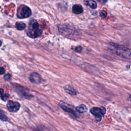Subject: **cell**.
<instances>
[{"instance_id":"6da1fadb","label":"cell","mask_w":131,"mask_h":131,"mask_svg":"<svg viewBox=\"0 0 131 131\" xmlns=\"http://www.w3.org/2000/svg\"><path fill=\"white\" fill-rule=\"evenodd\" d=\"M108 49L113 54H116L125 58H130L131 57V50L124 46L117 43H111L109 45Z\"/></svg>"},{"instance_id":"7a4b0ae2","label":"cell","mask_w":131,"mask_h":131,"mask_svg":"<svg viewBox=\"0 0 131 131\" xmlns=\"http://www.w3.org/2000/svg\"><path fill=\"white\" fill-rule=\"evenodd\" d=\"M29 29L27 35L32 38H36L42 34V31L39 28V24L35 20H31L29 24Z\"/></svg>"},{"instance_id":"3957f363","label":"cell","mask_w":131,"mask_h":131,"mask_svg":"<svg viewBox=\"0 0 131 131\" xmlns=\"http://www.w3.org/2000/svg\"><path fill=\"white\" fill-rule=\"evenodd\" d=\"M32 14L31 10L26 5H20L17 8V16L19 18H25L29 17Z\"/></svg>"},{"instance_id":"277c9868","label":"cell","mask_w":131,"mask_h":131,"mask_svg":"<svg viewBox=\"0 0 131 131\" xmlns=\"http://www.w3.org/2000/svg\"><path fill=\"white\" fill-rule=\"evenodd\" d=\"M90 112L96 117V120L99 121L101 120V118L103 115L106 113V110L103 107H94L90 110Z\"/></svg>"},{"instance_id":"5b68a950","label":"cell","mask_w":131,"mask_h":131,"mask_svg":"<svg viewBox=\"0 0 131 131\" xmlns=\"http://www.w3.org/2000/svg\"><path fill=\"white\" fill-rule=\"evenodd\" d=\"M58 105L62 110H63L64 111H65L66 112L69 113H70L71 114L74 116L75 117H77L78 116V114L76 112V110L74 108V107L72 105L62 101H60L59 102Z\"/></svg>"},{"instance_id":"8992f818","label":"cell","mask_w":131,"mask_h":131,"mask_svg":"<svg viewBox=\"0 0 131 131\" xmlns=\"http://www.w3.org/2000/svg\"><path fill=\"white\" fill-rule=\"evenodd\" d=\"M20 105L18 102L8 101L7 103V108L11 112H16L20 108Z\"/></svg>"},{"instance_id":"52a82bcc","label":"cell","mask_w":131,"mask_h":131,"mask_svg":"<svg viewBox=\"0 0 131 131\" xmlns=\"http://www.w3.org/2000/svg\"><path fill=\"white\" fill-rule=\"evenodd\" d=\"M29 80L33 83L39 84L41 82V76L39 74L33 72L30 74L29 76Z\"/></svg>"},{"instance_id":"ba28073f","label":"cell","mask_w":131,"mask_h":131,"mask_svg":"<svg viewBox=\"0 0 131 131\" xmlns=\"http://www.w3.org/2000/svg\"><path fill=\"white\" fill-rule=\"evenodd\" d=\"M83 8L81 5L75 4L72 7V11L76 14H79L83 12Z\"/></svg>"},{"instance_id":"9c48e42d","label":"cell","mask_w":131,"mask_h":131,"mask_svg":"<svg viewBox=\"0 0 131 131\" xmlns=\"http://www.w3.org/2000/svg\"><path fill=\"white\" fill-rule=\"evenodd\" d=\"M84 4L91 8L95 9L97 8V3L94 0H84Z\"/></svg>"},{"instance_id":"30bf717a","label":"cell","mask_w":131,"mask_h":131,"mask_svg":"<svg viewBox=\"0 0 131 131\" xmlns=\"http://www.w3.org/2000/svg\"><path fill=\"white\" fill-rule=\"evenodd\" d=\"M64 89L66 91V92L68 93V94L72 95H76V91L72 86L69 85H67L64 86Z\"/></svg>"},{"instance_id":"8fae6325","label":"cell","mask_w":131,"mask_h":131,"mask_svg":"<svg viewBox=\"0 0 131 131\" xmlns=\"http://www.w3.org/2000/svg\"><path fill=\"white\" fill-rule=\"evenodd\" d=\"M76 110L77 112H78L80 113H83L86 112L88 111V108L85 104H82L78 105L76 108Z\"/></svg>"},{"instance_id":"7c38bea8","label":"cell","mask_w":131,"mask_h":131,"mask_svg":"<svg viewBox=\"0 0 131 131\" xmlns=\"http://www.w3.org/2000/svg\"><path fill=\"white\" fill-rule=\"evenodd\" d=\"M15 27L18 30H23L26 28V24L23 22H17L15 24Z\"/></svg>"},{"instance_id":"4fadbf2b","label":"cell","mask_w":131,"mask_h":131,"mask_svg":"<svg viewBox=\"0 0 131 131\" xmlns=\"http://www.w3.org/2000/svg\"><path fill=\"white\" fill-rule=\"evenodd\" d=\"M0 119L3 121H8V118L7 117V116L1 110H0Z\"/></svg>"},{"instance_id":"5bb4252c","label":"cell","mask_w":131,"mask_h":131,"mask_svg":"<svg viewBox=\"0 0 131 131\" xmlns=\"http://www.w3.org/2000/svg\"><path fill=\"white\" fill-rule=\"evenodd\" d=\"M107 13L105 11H104V10L100 11V17H101L102 18H105L107 16Z\"/></svg>"},{"instance_id":"9a60e30c","label":"cell","mask_w":131,"mask_h":131,"mask_svg":"<svg viewBox=\"0 0 131 131\" xmlns=\"http://www.w3.org/2000/svg\"><path fill=\"white\" fill-rule=\"evenodd\" d=\"M9 95L8 94H3L1 95V99L4 100V101H6L9 97Z\"/></svg>"},{"instance_id":"2e32d148","label":"cell","mask_w":131,"mask_h":131,"mask_svg":"<svg viewBox=\"0 0 131 131\" xmlns=\"http://www.w3.org/2000/svg\"><path fill=\"white\" fill-rule=\"evenodd\" d=\"M4 79L6 80H10L11 78V75L9 74H5L4 75Z\"/></svg>"},{"instance_id":"e0dca14e","label":"cell","mask_w":131,"mask_h":131,"mask_svg":"<svg viewBox=\"0 0 131 131\" xmlns=\"http://www.w3.org/2000/svg\"><path fill=\"white\" fill-rule=\"evenodd\" d=\"M82 50V47L81 46H77V47H76V48L75 49V51L76 52H77V53H80V52H81Z\"/></svg>"},{"instance_id":"ac0fdd59","label":"cell","mask_w":131,"mask_h":131,"mask_svg":"<svg viewBox=\"0 0 131 131\" xmlns=\"http://www.w3.org/2000/svg\"><path fill=\"white\" fill-rule=\"evenodd\" d=\"M5 69L2 67H0V74L2 75L5 74Z\"/></svg>"},{"instance_id":"d6986e66","label":"cell","mask_w":131,"mask_h":131,"mask_svg":"<svg viewBox=\"0 0 131 131\" xmlns=\"http://www.w3.org/2000/svg\"><path fill=\"white\" fill-rule=\"evenodd\" d=\"M97 1H99V2H101L102 3H105L107 1V0H97Z\"/></svg>"},{"instance_id":"ffe728a7","label":"cell","mask_w":131,"mask_h":131,"mask_svg":"<svg viewBox=\"0 0 131 131\" xmlns=\"http://www.w3.org/2000/svg\"><path fill=\"white\" fill-rule=\"evenodd\" d=\"M4 94V90L2 88H0V95H2Z\"/></svg>"},{"instance_id":"44dd1931","label":"cell","mask_w":131,"mask_h":131,"mask_svg":"<svg viewBox=\"0 0 131 131\" xmlns=\"http://www.w3.org/2000/svg\"><path fill=\"white\" fill-rule=\"evenodd\" d=\"M1 45H2V41L0 40V46H1Z\"/></svg>"}]
</instances>
